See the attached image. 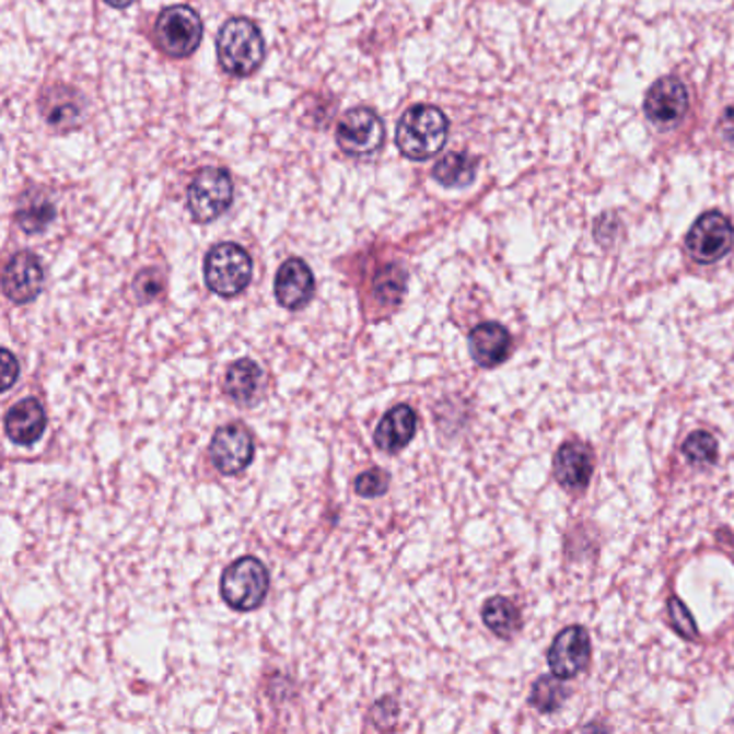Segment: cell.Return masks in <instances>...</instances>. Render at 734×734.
<instances>
[{"label": "cell", "instance_id": "6da1fadb", "mask_svg": "<svg viewBox=\"0 0 734 734\" xmlns=\"http://www.w3.org/2000/svg\"><path fill=\"white\" fill-rule=\"evenodd\" d=\"M448 138V119L435 106H411L397 126V144L409 160L424 162L442 151Z\"/></svg>", "mask_w": 734, "mask_h": 734}, {"label": "cell", "instance_id": "7a4b0ae2", "mask_svg": "<svg viewBox=\"0 0 734 734\" xmlns=\"http://www.w3.org/2000/svg\"><path fill=\"white\" fill-rule=\"evenodd\" d=\"M218 59L233 75H251L264 63L266 46L259 28L246 18L229 20L218 33Z\"/></svg>", "mask_w": 734, "mask_h": 734}, {"label": "cell", "instance_id": "3957f363", "mask_svg": "<svg viewBox=\"0 0 734 734\" xmlns=\"http://www.w3.org/2000/svg\"><path fill=\"white\" fill-rule=\"evenodd\" d=\"M253 280V259L237 244H218L205 257V282L220 298L240 295Z\"/></svg>", "mask_w": 734, "mask_h": 734}, {"label": "cell", "instance_id": "277c9868", "mask_svg": "<svg viewBox=\"0 0 734 734\" xmlns=\"http://www.w3.org/2000/svg\"><path fill=\"white\" fill-rule=\"evenodd\" d=\"M269 591V573L266 564L253 556H244L231 562L220 580V595L229 607L237 611L257 609Z\"/></svg>", "mask_w": 734, "mask_h": 734}, {"label": "cell", "instance_id": "5b68a950", "mask_svg": "<svg viewBox=\"0 0 734 734\" xmlns=\"http://www.w3.org/2000/svg\"><path fill=\"white\" fill-rule=\"evenodd\" d=\"M155 39L160 48L175 59L193 55L202 39V22L199 13L186 4L164 9L155 24Z\"/></svg>", "mask_w": 734, "mask_h": 734}, {"label": "cell", "instance_id": "8992f818", "mask_svg": "<svg viewBox=\"0 0 734 734\" xmlns=\"http://www.w3.org/2000/svg\"><path fill=\"white\" fill-rule=\"evenodd\" d=\"M734 229L731 220L720 211L700 215L687 233V251L698 264H715L733 248Z\"/></svg>", "mask_w": 734, "mask_h": 734}, {"label": "cell", "instance_id": "52a82bcc", "mask_svg": "<svg viewBox=\"0 0 734 734\" xmlns=\"http://www.w3.org/2000/svg\"><path fill=\"white\" fill-rule=\"evenodd\" d=\"M233 202V182L222 168H202L188 188V209L197 222L220 218Z\"/></svg>", "mask_w": 734, "mask_h": 734}, {"label": "cell", "instance_id": "ba28073f", "mask_svg": "<svg viewBox=\"0 0 734 734\" xmlns=\"http://www.w3.org/2000/svg\"><path fill=\"white\" fill-rule=\"evenodd\" d=\"M209 459L224 476L242 474L255 459L253 435L237 422L220 427L209 444Z\"/></svg>", "mask_w": 734, "mask_h": 734}, {"label": "cell", "instance_id": "9c48e42d", "mask_svg": "<svg viewBox=\"0 0 734 734\" xmlns=\"http://www.w3.org/2000/svg\"><path fill=\"white\" fill-rule=\"evenodd\" d=\"M336 140L347 155H371L384 142V124L371 108H351L336 128Z\"/></svg>", "mask_w": 734, "mask_h": 734}, {"label": "cell", "instance_id": "30bf717a", "mask_svg": "<svg viewBox=\"0 0 734 734\" xmlns=\"http://www.w3.org/2000/svg\"><path fill=\"white\" fill-rule=\"evenodd\" d=\"M689 108V93L678 78H662L657 80L644 100V113L651 124L660 128L676 126Z\"/></svg>", "mask_w": 734, "mask_h": 734}, {"label": "cell", "instance_id": "8fae6325", "mask_svg": "<svg viewBox=\"0 0 734 734\" xmlns=\"http://www.w3.org/2000/svg\"><path fill=\"white\" fill-rule=\"evenodd\" d=\"M44 287V267L31 253H18L2 271V291L13 304L33 302Z\"/></svg>", "mask_w": 734, "mask_h": 734}, {"label": "cell", "instance_id": "7c38bea8", "mask_svg": "<svg viewBox=\"0 0 734 734\" xmlns=\"http://www.w3.org/2000/svg\"><path fill=\"white\" fill-rule=\"evenodd\" d=\"M591 660V638L582 627H567L560 631L549 649L547 662L556 676L573 678Z\"/></svg>", "mask_w": 734, "mask_h": 734}, {"label": "cell", "instance_id": "4fadbf2b", "mask_svg": "<svg viewBox=\"0 0 734 734\" xmlns=\"http://www.w3.org/2000/svg\"><path fill=\"white\" fill-rule=\"evenodd\" d=\"M273 293L280 306L289 311L304 308L315 293V278H313L311 267L306 266L302 259L284 261L276 273Z\"/></svg>", "mask_w": 734, "mask_h": 734}, {"label": "cell", "instance_id": "5bb4252c", "mask_svg": "<svg viewBox=\"0 0 734 734\" xmlns=\"http://www.w3.org/2000/svg\"><path fill=\"white\" fill-rule=\"evenodd\" d=\"M595 469L593 451L582 442L564 444L554 462V471L558 482L569 491H582L589 487Z\"/></svg>", "mask_w": 734, "mask_h": 734}, {"label": "cell", "instance_id": "9a60e30c", "mask_svg": "<svg viewBox=\"0 0 734 734\" xmlns=\"http://www.w3.org/2000/svg\"><path fill=\"white\" fill-rule=\"evenodd\" d=\"M7 438L20 446L35 444L46 431V411L37 399L15 403L4 416Z\"/></svg>", "mask_w": 734, "mask_h": 734}, {"label": "cell", "instance_id": "2e32d148", "mask_svg": "<svg viewBox=\"0 0 734 734\" xmlns=\"http://www.w3.org/2000/svg\"><path fill=\"white\" fill-rule=\"evenodd\" d=\"M513 347V338L509 330L500 324H480L469 334V351L476 364L485 369H493L502 364Z\"/></svg>", "mask_w": 734, "mask_h": 734}, {"label": "cell", "instance_id": "e0dca14e", "mask_svg": "<svg viewBox=\"0 0 734 734\" xmlns=\"http://www.w3.org/2000/svg\"><path fill=\"white\" fill-rule=\"evenodd\" d=\"M416 411L409 405L393 407L375 429V444L384 453H399L416 435Z\"/></svg>", "mask_w": 734, "mask_h": 734}, {"label": "cell", "instance_id": "ac0fdd59", "mask_svg": "<svg viewBox=\"0 0 734 734\" xmlns=\"http://www.w3.org/2000/svg\"><path fill=\"white\" fill-rule=\"evenodd\" d=\"M42 110H44L46 121L53 128H61V130L75 128L84 117V108H82L80 97L66 86L50 89L46 93V97L42 100Z\"/></svg>", "mask_w": 734, "mask_h": 734}, {"label": "cell", "instance_id": "d6986e66", "mask_svg": "<svg viewBox=\"0 0 734 734\" xmlns=\"http://www.w3.org/2000/svg\"><path fill=\"white\" fill-rule=\"evenodd\" d=\"M259 382H261L259 364L244 358L229 366L224 375V393L237 403H248L259 393Z\"/></svg>", "mask_w": 734, "mask_h": 734}, {"label": "cell", "instance_id": "ffe728a7", "mask_svg": "<svg viewBox=\"0 0 734 734\" xmlns=\"http://www.w3.org/2000/svg\"><path fill=\"white\" fill-rule=\"evenodd\" d=\"M433 177L446 188H466L476 177V162L467 153H448L435 164Z\"/></svg>", "mask_w": 734, "mask_h": 734}, {"label": "cell", "instance_id": "44dd1931", "mask_svg": "<svg viewBox=\"0 0 734 734\" xmlns=\"http://www.w3.org/2000/svg\"><path fill=\"white\" fill-rule=\"evenodd\" d=\"M482 620L500 638L513 636L520 629V625H522L520 609L515 607V603H511V601L504 599V597H493V599L485 603V607H482Z\"/></svg>", "mask_w": 734, "mask_h": 734}, {"label": "cell", "instance_id": "7402d4cb", "mask_svg": "<svg viewBox=\"0 0 734 734\" xmlns=\"http://www.w3.org/2000/svg\"><path fill=\"white\" fill-rule=\"evenodd\" d=\"M55 220V205L44 197H31L18 209V222L26 233H39Z\"/></svg>", "mask_w": 734, "mask_h": 734}, {"label": "cell", "instance_id": "603a6c76", "mask_svg": "<svg viewBox=\"0 0 734 734\" xmlns=\"http://www.w3.org/2000/svg\"><path fill=\"white\" fill-rule=\"evenodd\" d=\"M562 678L560 676H540L533 687V696H531V702H533L534 709L540 711V713H551L556 711L564 698H567V689L564 685L560 683Z\"/></svg>", "mask_w": 734, "mask_h": 734}, {"label": "cell", "instance_id": "cb8c5ba5", "mask_svg": "<svg viewBox=\"0 0 734 734\" xmlns=\"http://www.w3.org/2000/svg\"><path fill=\"white\" fill-rule=\"evenodd\" d=\"M683 455L691 466H711L718 462V442L711 433L696 431L685 440Z\"/></svg>", "mask_w": 734, "mask_h": 734}, {"label": "cell", "instance_id": "d4e9b609", "mask_svg": "<svg viewBox=\"0 0 734 734\" xmlns=\"http://www.w3.org/2000/svg\"><path fill=\"white\" fill-rule=\"evenodd\" d=\"M407 276L399 266L384 267L375 278V293L386 304H399L405 293Z\"/></svg>", "mask_w": 734, "mask_h": 734}, {"label": "cell", "instance_id": "484cf974", "mask_svg": "<svg viewBox=\"0 0 734 734\" xmlns=\"http://www.w3.org/2000/svg\"><path fill=\"white\" fill-rule=\"evenodd\" d=\"M388 487H391V476L380 467L362 471L353 482V489L360 498H380L388 491Z\"/></svg>", "mask_w": 734, "mask_h": 734}, {"label": "cell", "instance_id": "4316f807", "mask_svg": "<svg viewBox=\"0 0 734 734\" xmlns=\"http://www.w3.org/2000/svg\"><path fill=\"white\" fill-rule=\"evenodd\" d=\"M164 280L155 269H144L133 278V293L138 298V302H151L162 293Z\"/></svg>", "mask_w": 734, "mask_h": 734}, {"label": "cell", "instance_id": "83f0119b", "mask_svg": "<svg viewBox=\"0 0 734 734\" xmlns=\"http://www.w3.org/2000/svg\"><path fill=\"white\" fill-rule=\"evenodd\" d=\"M667 609H669V620H672L674 629L680 636H685L687 640H696L698 638V627H696V620L691 618L689 609L678 599H669Z\"/></svg>", "mask_w": 734, "mask_h": 734}, {"label": "cell", "instance_id": "f1b7e54d", "mask_svg": "<svg viewBox=\"0 0 734 734\" xmlns=\"http://www.w3.org/2000/svg\"><path fill=\"white\" fill-rule=\"evenodd\" d=\"M18 375H20V364L13 358V353L9 349H4L2 351V384H0V388L7 393L15 384Z\"/></svg>", "mask_w": 734, "mask_h": 734}, {"label": "cell", "instance_id": "f546056e", "mask_svg": "<svg viewBox=\"0 0 734 734\" xmlns=\"http://www.w3.org/2000/svg\"><path fill=\"white\" fill-rule=\"evenodd\" d=\"M722 128H724V136L729 138V142H733L734 144V106L726 110L724 121H722Z\"/></svg>", "mask_w": 734, "mask_h": 734}, {"label": "cell", "instance_id": "4dcf8cb0", "mask_svg": "<svg viewBox=\"0 0 734 734\" xmlns=\"http://www.w3.org/2000/svg\"><path fill=\"white\" fill-rule=\"evenodd\" d=\"M110 7H117V9H124V7H130L133 0H106Z\"/></svg>", "mask_w": 734, "mask_h": 734}]
</instances>
